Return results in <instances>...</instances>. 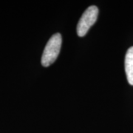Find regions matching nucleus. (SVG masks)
Listing matches in <instances>:
<instances>
[{
  "instance_id": "f257e3e1",
  "label": "nucleus",
  "mask_w": 133,
  "mask_h": 133,
  "mask_svg": "<svg viewBox=\"0 0 133 133\" xmlns=\"http://www.w3.org/2000/svg\"><path fill=\"white\" fill-rule=\"evenodd\" d=\"M62 38L60 33H56L47 43L42 57V64L49 66L56 60L62 47Z\"/></svg>"
},
{
  "instance_id": "f03ea898",
  "label": "nucleus",
  "mask_w": 133,
  "mask_h": 133,
  "mask_svg": "<svg viewBox=\"0 0 133 133\" xmlns=\"http://www.w3.org/2000/svg\"><path fill=\"white\" fill-rule=\"evenodd\" d=\"M98 15V9L96 6H90L81 16L77 25V34L83 37L87 33L91 27L95 24Z\"/></svg>"
},
{
  "instance_id": "7ed1b4c3",
  "label": "nucleus",
  "mask_w": 133,
  "mask_h": 133,
  "mask_svg": "<svg viewBox=\"0 0 133 133\" xmlns=\"http://www.w3.org/2000/svg\"><path fill=\"white\" fill-rule=\"evenodd\" d=\"M125 71L129 84L133 86V47L129 48L126 54Z\"/></svg>"
}]
</instances>
